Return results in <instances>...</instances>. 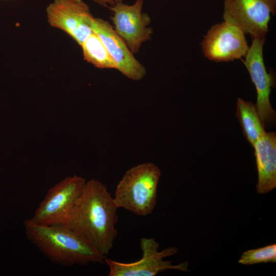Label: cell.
Here are the masks:
<instances>
[{"label": "cell", "mask_w": 276, "mask_h": 276, "mask_svg": "<svg viewBox=\"0 0 276 276\" xmlns=\"http://www.w3.org/2000/svg\"><path fill=\"white\" fill-rule=\"evenodd\" d=\"M223 17L249 34L252 39L265 38L271 15L276 12V0H224Z\"/></svg>", "instance_id": "cell-5"}, {"label": "cell", "mask_w": 276, "mask_h": 276, "mask_svg": "<svg viewBox=\"0 0 276 276\" xmlns=\"http://www.w3.org/2000/svg\"><path fill=\"white\" fill-rule=\"evenodd\" d=\"M265 38H254L243 61L257 90L256 107L264 124H273L275 121V111L270 102L272 76L266 70L263 59V47Z\"/></svg>", "instance_id": "cell-10"}, {"label": "cell", "mask_w": 276, "mask_h": 276, "mask_svg": "<svg viewBox=\"0 0 276 276\" xmlns=\"http://www.w3.org/2000/svg\"><path fill=\"white\" fill-rule=\"evenodd\" d=\"M159 168L145 163L128 170L118 183L114 201L118 208L141 216L151 214L156 205L160 176Z\"/></svg>", "instance_id": "cell-3"}, {"label": "cell", "mask_w": 276, "mask_h": 276, "mask_svg": "<svg viewBox=\"0 0 276 276\" xmlns=\"http://www.w3.org/2000/svg\"><path fill=\"white\" fill-rule=\"evenodd\" d=\"M81 47L84 60L99 68L117 69L116 63L95 32L84 41Z\"/></svg>", "instance_id": "cell-14"}, {"label": "cell", "mask_w": 276, "mask_h": 276, "mask_svg": "<svg viewBox=\"0 0 276 276\" xmlns=\"http://www.w3.org/2000/svg\"><path fill=\"white\" fill-rule=\"evenodd\" d=\"M96 3H98L99 5L107 7L108 8L114 6L115 4L123 2L124 0H93Z\"/></svg>", "instance_id": "cell-16"}, {"label": "cell", "mask_w": 276, "mask_h": 276, "mask_svg": "<svg viewBox=\"0 0 276 276\" xmlns=\"http://www.w3.org/2000/svg\"><path fill=\"white\" fill-rule=\"evenodd\" d=\"M201 44L204 56L217 62L242 59L249 49L245 33L224 21L212 26Z\"/></svg>", "instance_id": "cell-9"}, {"label": "cell", "mask_w": 276, "mask_h": 276, "mask_svg": "<svg viewBox=\"0 0 276 276\" xmlns=\"http://www.w3.org/2000/svg\"><path fill=\"white\" fill-rule=\"evenodd\" d=\"M258 171L257 193L266 194L276 187V134L266 132L253 146Z\"/></svg>", "instance_id": "cell-12"}, {"label": "cell", "mask_w": 276, "mask_h": 276, "mask_svg": "<svg viewBox=\"0 0 276 276\" xmlns=\"http://www.w3.org/2000/svg\"><path fill=\"white\" fill-rule=\"evenodd\" d=\"M118 209L106 186L92 179L86 181L70 211L57 224L74 231L106 257L118 235Z\"/></svg>", "instance_id": "cell-1"}, {"label": "cell", "mask_w": 276, "mask_h": 276, "mask_svg": "<svg viewBox=\"0 0 276 276\" xmlns=\"http://www.w3.org/2000/svg\"><path fill=\"white\" fill-rule=\"evenodd\" d=\"M48 21L71 37L81 46L94 32V17L83 0H54L46 9Z\"/></svg>", "instance_id": "cell-6"}, {"label": "cell", "mask_w": 276, "mask_h": 276, "mask_svg": "<svg viewBox=\"0 0 276 276\" xmlns=\"http://www.w3.org/2000/svg\"><path fill=\"white\" fill-rule=\"evenodd\" d=\"M92 28L116 63L117 70L132 80L139 81L144 78L146 74L145 67L134 57L126 43L107 20L94 18Z\"/></svg>", "instance_id": "cell-11"}, {"label": "cell", "mask_w": 276, "mask_h": 276, "mask_svg": "<svg viewBox=\"0 0 276 276\" xmlns=\"http://www.w3.org/2000/svg\"><path fill=\"white\" fill-rule=\"evenodd\" d=\"M27 239L52 262L66 267L103 263L101 255L81 236L60 224L24 222Z\"/></svg>", "instance_id": "cell-2"}, {"label": "cell", "mask_w": 276, "mask_h": 276, "mask_svg": "<svg viewBox=\"0 0 276 276\" xmlns=\"http://www.w3.org/2000/svg\"><path fill=\"white\" fill-rule=\"evenodd\" d=\"M236 116L244 136L253 147L266 132L265 125L259 116L256 105L250 101L239 98L237 101Z\"/></svg>", "instance_id": "cell-13"}, {"label": "cell", "mask_w": 276, "mask_h": 276, "mask_svg": "<svg viewBox=\"0 0 276 276\" xmlns=\"http://www.w3.org/2000/svg\"><path fill=\"white\" fill-rule=\"evenodd\" d=\"M140 247L142 256L138 261L124 263L107 257L104 262L109 269V276H155L158 273L174 269L188 271L189 264L184 262L177 265L172 264V261L164 258L178 253V248L170 247L159 251V245L153 238L141 239Z\"/></svg>", "instance_id": "cell-4"}, {"label": "cell", "mask_w": 276, "mask_h": 276, "mask_svg": "<svg viewBox=\"0 0 276 276\" xmlns=\"http://www.w3.org/2000/svg\"><path fill=\"white\" fill-rule=\"evenodd\" d=\"M144 0H136L132 5L118 3L109 7L114 29L132 53H137L143 43L150 40L153 33L148 27L151 20L142 12Z\"/></svg>", "instance_id": "cell-8"}, {"label": "cell", "mask_w": 276, "mask_h": 276, "mask_svg": "<svg viewBox=\"0 0 276 276\" xmlns=\"http://www.w3.org/2000/svg\"><path fill=\"white\" fill-rule=\"evenodd\" d=\"M81 176H68L48 191L29 220L40 224H57L70 211L86 182Z\"/></svg>", "instance_id": "cell-7"}, {"label": "cell", "mask_w": 276, "mask_h": 276, "mask_svg": "<svg viewBox=\"0 0 276 276\" xmlns=\"http://www.w3.org/2000/svg\"><path fill=\"white\" fill-rule=\"evenodd\" d=\"M275 262V244L245 251L238 261L239 263L245 265Z\"/></svg>", "instance_id": "cell-15"}]
</instances>
